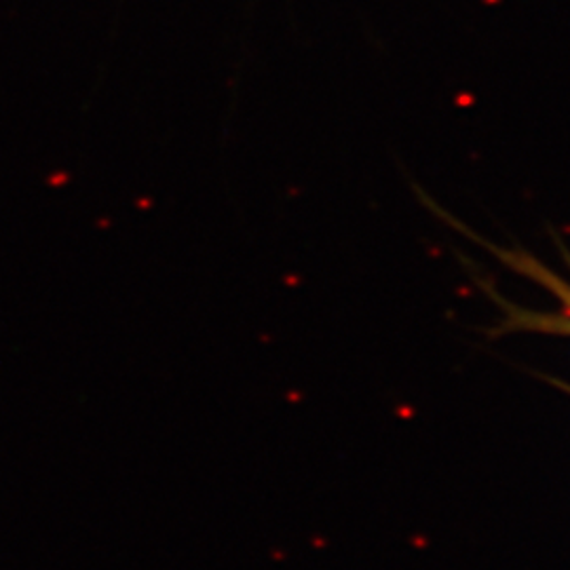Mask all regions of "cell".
Returning a JSON list of instances; mask_svg holds the SVG:
<instances>
[{
	"label": "cell",
	"instance_id": "cell-2",
	"mask_svg": "<svg viewBox=\"0 0 570 570\" xmlns=\"http://www.w3.org/2000/svg\"><path fill=\"white\" fill-rule=\"evenodd\" d=\"M560 387H562V389H567V391H570L569 385H560Z\"/></svg>",
	"mask_w": 570,
	"mask_h": 570
},
{
	"label": "cell",
	"instance_id": "cell-1",
	"mask_svg": "<svg viewBox=\"0 0 570 570\" xmlns=\"http://www.w3.org/2000/svg\"><path fill=\"white\" fill-rule=\"evenodd\" d=\"M497 254L515 273H520L522 277H529L534 284L541 285L546 292H550L551 296L556 298V303H558L560 315L564 317L562 326L567 332H570V279H564L558 271L548 268L541 261L532 258L529 254L503 252V249H497Z\"/></svg>",
	"mask_w": 570,
	"mask_h": 570
}]
</instances>
